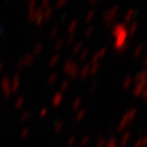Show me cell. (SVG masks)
Masks as SVG:
<instances>
[{
    "label": "cell",
    "mask_w": 147,
    "mask_h": 147,
    "mask_svg": "<svg viewBox=\"0 0 147 147\" xmlns=\"http://www.w3.org/2000/svg\"><path fill=\"white\" fill-rule=\"evenodd\" d=\"M111 34L115 38V49H117L119 51H124L128 48L129 43L128 41V29L125 26V24L119 23L115 24L113 27V30H111Z\"/></svg>",
    "instance_id": "cell-1"
},
{
    "label": "cell",
    "mask_w": 147,
    "mask_h": 147,
    "mask_svg": "<svg viewBox=\"0 0 147 147\" xmlns=\"http://www.w3.org/2000/svg\"><path fill=\"white\" fill-rule=\"evenodd\" d=\"M119 6L115 5V6L111 7L110 9H108V10H106L104 12L103 16H102V21L104 22L106 27H110L111 25H113L115 21L117 20V16H119Z\"/></svg>",
    "instance_id": "cell-2"
},
{
    "label": "cell",
    "mask_w": 147,
    "mask_h": 147,
    "mask_svg": "<svg viewBox=\"0 0 147 147\" xmlns=\"http://www.w3.org/2000/svg\"><path fill=\"white\" fill-rule=\"evenodd\" d=\"M136 13H137V10L135 8H130L127 10V12L125 13L124 16V22H125V25L126 24H130L133 22V18H135Z\"/></svg>",
    "instance_id": "cell-3"
},
{
    "label": "cell",
    "mask_w": 147,
    "mask_h": 147,
    "mask_svg": "<svg viewBox=\"0 0 147 147\" xmlns=\"http://www.w3.org/2000/svg\"><path fill=\"white\" fill-rule=\"evenodd\" d=\"M138 28H139V23H138L137 21H133L132 23H130L129 27L127 28V29H128L129 36H130V37L134 36V35H135V33L138 31Z\"/></svg>",
    "instance_id": "cell-4"
},
{
    "label": "cell",
    "mask_w": 147,
    "mask_h": 147,
    "mask_svg": "<svg viewBox=\"0 0 147 147\" xmlns=\"http://www.w3.org/2000/svg\"><path fill=\"white\" fill-rule=\"evenodd\" d=\"M53 13V8L50 6V5H47L43 8V18L44 21H49L50 18L52 16Z\"/></svg>",
    "instance_id": "cell-5"
},
{
    "label": "cell",
    "mask_w": 147,
    "mask_h": 147,
    "mask_svg": "<svg viewBox=\"0 0 147 147\" xmlns=\"http://www.w3.org/2000/svg\"><path fill=\"white\" fill-rule=\"evenodd\" d=\"M78 25H79L78 21L71 22V24L69 25V27H67V33H69V35H71V34H74V33H75V31H76Z\"/></svg>",
    "instance_id": "cell-6"
},
{
    "label": "cell",
    "mask_w": 147,
    "mask_h": 147,
    "mask_svg": "<svg viewBox=\"0 0 147 147\" xmlns=\"http://www.w3.org/2000/svg\"><path fill=\"white\" fill-rule=\"evenodd\" d=\"M28 9H29V14L33 13L37 9V0H30L28 4Z\"/></svg>",
    "instance_id": "cell-7"
},
{
    "label": "cell",
    "mask_w": 147,
    "mask_h": 147,
    "mask_svg": "<svg viewBox=\"0 0 147 147\" xmlns=\"http://www.w3.org/2000/svg\"><path fill=\"white\" fill-rule=\"evenodd\" d=\"M58 32H59V28H58L57 26H54V27L51 29L50 34H49V36H50L51 39H54L55 37L58 35Z\"/></svg>",
    "instance_id": "cell-8"
},
{
    "label": "cell",
    "mask_w": 147,
    "mask_h": 147,
    "mask_svg": "<svg viewBox=\"0 0 147 147\" xmlns=\"http://www.w3.org/2000/svg\"><path fill=\"white\" fill-rule=\"evenodd\" d=\"M93 32H94V27H93L92 25H90V26H88V27L86 28L85 34H84V35H85L86 38H89V37L93 34Z\"/></svg>",
    "instance_id": "cell-9"
},
{
    "label": "cell",
    "mask_w": 147,
    "mask_h": 147,
    "mask_svg": "<svg viewBox=\"0 0 147 147\" xmlns=\"http://www.w3.org/2000/svg\"><path fill=\"white\" fill-rule=\"evenodd\" d=\"M94 16H95V11L94 10H90V11L87 13V16H86V22H87V23H90V22L94 18Z\"/></svg>",
    "instance_id": "cell-10"
},
{
    "label": "cell",
    "mask_w": 147,
    "mask_h": 147,
    "mask_svg": "<svg viewBox=\"0 0 147 147\" xmlns=\"http://www.w3.org/2000/svg\"><path fill=\"white\" fill-rule=\"evenodd\" d=\"M67 0H56V2H55V7L56 8H61L65 3H67Z\"/></svg>",
    "instance_id": "cell-11"
},
{
    "label": "cell",
    "mask_w": 147,
    "mask_h": 147,
    "mask_svg": "<svg viewBox=\"0 0 147 147\" xmlns=\"http://www.w3.org/2000/svg\"><path fill=\"white\" fill-rule=\"evenodd\" d=\"M63 43H64V39L57 40V42L55 43V48H56V49H59L60 47H61V46L63 45Z\"/></svg>",
    "instance_id": "cell-12"
},
{
    "label": "cell",
    "mask_w": 147,
    "mask_h": 147,
    "mask_svg": "<svg viewBox=\"0 0 147 147\" xmlns=\"http://www.w3.org/2000/svg\"><path fill=\"white\" fill-rule=\"evenodd\" d=\"M82 46H83V43H82V42H78V43L76 44V46L74 47V50H73V51H74L75 53L78 52V51L81 49V47H82Z\"/></svg>",
    "instance_id": "cell-13"
},
{
    "label": "cell",
    "mask_w": 147,
    "mask_h": 147,
    "mask_svg": "<svg viewBox=\"0 0 147 147\" xmlns=\"http://www.w3.org/2000/svg\"><path fill=\"white\" fill-rule=\"evenodd\" d=\"M143 49V46L142 45H139L138 47H136L135 51H134V55H138V54H140L141 51H142Z\"/></svg>",
    "instance_id": "cell-14"
},
{
    "label": "cell",
    "mask_w": 147,
    "mask_h": 147,
    "mask_svg": "<svg viewBox=\"0 0 147 147\" xmlns=\"http://www.w3.org/2000/svg\"><path fill=\"white\" fill-rule=\"evenodd\" d=\"M41 50H42V44L41 43H38L36 46H35V49H34L35 53H39Z\"/></svg>",
    "instance_id": "cell-15"
},
{
    "label": "cell",
    "mask_w": 147,
    "mask_h": 147,
    "mask_svg": "<svg viewBox=\"0 0 147 147\" xmlns=\"http://www.w3.org/2000/svg\"><path fill=\"white\" fill-rule=\"evenodd\" d=\"M75 40V34H71V35H69V37L67 38V44H71V42Z\"/></svg>",
    "instance_id": "cell-16"
},
{
    "label": "cell",
    "mask_w": 147,
    "mask_h": 147,
    "mask_svg": "<svg viewBox=\"0 0 147 147\" xmlns=\"http://www.w3.org/2000/svg\"><path fill=\"white\" fill-rule=\"evenodd\" d=\"M49 2H50V0H42V7H45L47 5H49Z\"/></svg>",
    "instance_id": "cell-17"
},
{
    "label": "cell",
    "mask_w": 147,
    "mask_h": 147,
    "mask_svg": "<svg viewBox=\"0 0 147 147\" xmlns=\"http://www.w3.org/2000/svg\"><path fill=\"white\" fill-rule=\"evenodd\" d=\"M97 1H98V0H88V2H89L90 4H95Z\"/></svg>",
    "instance_id": "cell-18"
},
{
    "label": "cell",
    "mask_w": 147,
    "mask_h": 147,
    "mask_svg": "<svg viewBox=\"0 0 147 147\" xmlns=\"http://www.w3.org/2000/svg\"><path fill=\"white\" fill-rule=\"evenodd\" d=\"M67 18V13H63L61 16V21H63V20H65Z\"/></svg>",
    "instance_id": "cell-19"
},
{
    "label": "cell",
    "mask_w": 147,
    "mask_h": 147,
    "mask_svg": "<svg viewBox=\"0 0 147 147\" xmlns=\"http://www.w3.org/2000/svg\"><path fill=\"white\" fill-rule=\"evenodd\" d=\"M145 48H146V50H147V42H146V44H145Z\"/></svg>",
    "instance_id": "cell-20"
}]
</instances>
